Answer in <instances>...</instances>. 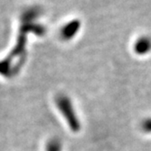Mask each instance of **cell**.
Masks as SVG:
<instances>
[{"label":"cell","mask_w":151,"mask_h":151,"mask_svg":"<svg viewBox=\"0 0 151 151\" xmlns=\"http://www.w3.org/2000/svg\"><path fill=\"white\" fill-rule=\"evenodd\" d=\"M56 105L61 115L67 121L69 128L73 132H78L81 128L78 116L75 112L71 99L65 94H59L56 98Z\"/></svg>","instance_id":"6da1fadb"},{"label":"cell","mask_w":151,"mask_h":151,"mask_svg":"<svg viewBox=\"0 0 151 151\" xmlns=\"http://www.w3.org/2000/svg\"><path fill=\"white\" fill-rule=\"evenodd\" d=\"M134 51L137 55L144 56L151 51V38L147 36L138 37L133 46Z\"/></svg>","instance_id":"7a4b0ae2"},{"label":"cell","mask_w":151,"mask_h":151,"mask_svg":"<svg viewBox=\"0 0 151 151\" xmlns=\"http://www.w3.org/2000/svg\"><path fill=\"white\" fill-rule=\"evenodd\" d=\"M80 23L78 21H73L71 23H68L67 26H65L61 31H60V34H61V37L64 40H69L71 39L76 34L77 32L78 31Z\"/></svg>","instance_id":"3957f363"},{"label":"cell","mask_w":151,"mask_h":151,"mask_svg":"<svg viewBox=\"0 0 151 151\" xmlns=\"http://www.w3.org/2000/svg\"><path fill=\"white\" fill-rule=\"evenodd\" d=\"M45 151H62V143L58 137L50 138L46 144Z\"/></svg>","instance_id":"277c9868"},{"label":"cell","mask_w":151,"mask_h":151,"mask_svg":"<svg viewBox=\"0 0 151 151\" xmlns=\"http://www.w3.org/2000/svg\"><path fill=\"white\" fill-rule=\"evenodd\" d=\"M142 128L146 132H151V118L147 119L142 123Z\"/></svg>","instance_id":"5b68a950"}]
</instances>
